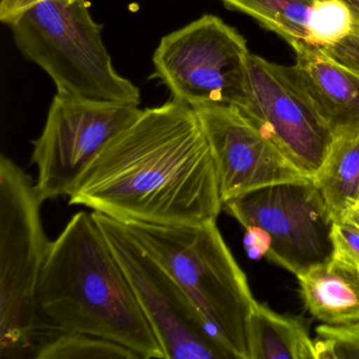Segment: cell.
I'll use <instances>...</instances> for the list:
<instances>
[{"mask_svg": "<svg viewBox=\"0 0 359 359\" xmlns=\"http://www.w3.org/2000/svg\"><path fill=\"white\" fill-rule=\"evenodd\" d=\"M69 203L123 224L189 226L217 219L224 203L194 109L172 100L142 110L83 172Z\"/></svg>", "mask_w": 359, "mask_h": 359, "instance_id": "obj_1", "label": "cell"}, {"mask_svg": "<svg viewBox=\"0 0 359 359\" xmlns=\"http://www.w3.org/2000/svg\"><path fill=\"white\" fill-rule=\"evenodd\" d=\"M37 304L51 333L90 334L123 344L142 358H165L93 213L77 212L50 243Z\"/></svg>", "mask_w": 359, "mask_h": 359, "instance_id": "obj_2", "label": "cell"}, {"mask_svg": "<svg viewBox=\"0 0 359 359\" xmlns=\"http://www.w3.org/2000/svg\"><path fill=\"white\" fill-rule=\"evenodd\" d=\"M123 224L175 278L235 359H249L248 323L257 300L216 220L189 226Z\"/></svg>", "mask_w": 359, "mask_h": 359, "instance_id": "obj_3", "label": "cell"}, {"mask_svg": "<svg viewBox=\"0 0 359 359\" xmlns=\"http://www.w3.org/2000/svg\"><path fill=\"white\" fill-rule=\"evenodd\" d=\"M35 184L0 157V359L35 357L51 337L37 304V287L51 241Z\"/></svg>", "mask_w": 359, "mask_h": 359, "instance_id": "obj_4", "label": "cell"}, {"mask_svg": "<svg viewBox=\"0 0 359 359\" xmlns=\"http://www.w3.org/2000/svg\"><path fill=\"white\" fill-rule=\"evenodd\" d=\"M88 0H43L11 24L22 55L41 67L57 93L140 104V89L118 74Z\"/></svg>", "mask_w": 359, "mask_h": 359, "instance_id": "obj_5", "label": "cell"}, {"mask_svg": "<svg viewBox=\"0 0 359 359\" xmlns=\"http://www.w3.org/2000/svg\"><path fill=\"white\" fill-rule=\"evenodd\" d=\"M251 52L245 37L211 14L161 39L153 55L155 76L172 100L196 107H239L245 94Z\"/></svg>", "mask_w": 359, "mask_h": 359, "instance_id": "obj_6", "label": "cell"}, {"mask_svg": "<svg viewBox=\"0 0 359 359\" xmlns=\"http://www.w3.org/2000/svg\"><path fill=\"white\" fill-rule=\"evenodd\" d=\"M150 323L165 359H235L173 276L123 222L92 212Z\"/></svg>", "mask_w": 359, "mask_h": 359, "instance_id": "obj_7", "label": "cell"}, {"mask_svg": "<svg viewBox=\"0 0 359 359\" xmlns=\"http://www.w3.org/2000/svg\"><path fill=\"white\" fill-rule=\"evenodd\" d=\"M142 111L137 104L56 94L31 156L41 201L70 196L104 147Z\"/></svg>", "mask_w": 359, "mask_h": 359, "instance_id": "obj_8", "label": "cell"}, {"mask_svg": "<svg viewBox=\"0 0 359 359\" xmlns=\"http://www.w3.org/2000/svg\"><path fill=\"white\" fill-rule=\"evenodd\" d=\"M222 209L243 229L264 231L266 259L295 276L332 257L335 222L312 180L264 187L226 201Z\"/></svg>", "mask_w": 359, "mask_h": 359, "instance_id": "obj_9", "label": "cell"}, {"mask_svg": "<svg viewBox=\"0 0 359 359\" xmlns=\"http://www.w3.org/2000/svg\"><path fill=\"white\" fill-rule=\"evenodd\" d=\"M237 108L313 180L327 161L334 138L285 67L251 53L245 98Z\"/></svg>", "mask_w": 359, "mask_h": 359, "instance_id": "obj_10", "label": "cell"}, {"mask_svg": "<svg viewBox=\"0 0 359 359\" xmlns=\"http://www.w3.org/2000/svg\"><path fill=\"white\" fill-rule=\"evenodd\" d=\"M209 142L222 203L281 182L311 180L236 106L193 107Z\"/></svg>", "mask_w": 359, "mask_h": 359, "instance_id": "obj_11", "label": "cell"}, {"mask_svg": "<svg viewBox=\"0 0 359 359\" xmlns=\"http://www.w3.org/2000/svg\"><path fill=\"white\" fill-rule=\"evenodd\" d=\"M295 62L287 76L306 98L334 142L359 135V73L330 57L323 49L293 46Z\"/></svg>", "mask_w": 359, "mask_h": 359, "instance_id": "obj_12", "label": "cell"}, {"mask_svg": "<svg viewBox=\"0 0 359 359\" xmlns=\"http://www.w3.org/2000/svg\"><path fill=\"white\" fill-rule=\"evenodd\" d=\"M300 296L314 318L325 325L359 321V270L331 257L297 275Z\"/></svg>", "mask_w": 359, "mask_h": 359, "instance_id": "obj_13", "label": "cell"}, {"mask_svg": "<svg viewBox=\"0 0 359 359\" xmlns=\"http://www.w3.org/2000/svg\"><path fill=\"white\" fill-rule=\"evenodd\" d=\"M249 359H317L314 341L298 319L257 302L248 323Z\"/></svg>", "mask_w": 359, "mask_h": 359, "instance_id": "obj_14", "label": "cell"}, {"mask_svg": "<svg viewBox=\"0 0 359 359\" xmlns=\"http://www.w3.org/2000/svg\"><path fill=\"white\" fill-rule=\"evenodd\" d=\"M313 182L323 195L334 222L359 198V135L335 140Z\"/></svg>", "mask_w": 359, "mask_h": 359, "instance_id": "obj_15", "label": "cell"}, {"mask_svg": "<svg viewBox=\"0 0 359 359\" xmlns=\"http://www.w3.org/2000/svg\"><path fill=\"white\" fill-rule=\"evenodd\" d=\"M226 7L251 16L291 47L306 43L309 13L315 0H222Z\"/></svg>", "mask_w": 359, "mask_h": 359, "instance_id": "obj_16", "label": "cell"}, {"mask_svg": "<svg viewBox=\"0 0 359 359\" xmlns=\"http://www.w3.org/2000/svg\"><path fill=\"white\" fill-rule=\"evenodd\" d=\"M36 359L142 358L131 348L90 334L57 332L36 351Z\"/></svg>", "mask_w": 359, "mask_h": 359, "instance_id": "obj_17", "label": "cell"}, {"mask_svg": "<svg viewBox=\"0 0 359 359\" xmlns=\"http://www.w3.org/2000/svg\"><path fill=\"white\" fill-rule=\"evenodd\" d=\"M354 18L344 0H315L306 27V43L325 49L352 34Z\"/></svg>", "mask_w": 359, "mask_h": 359, "instance_id": "obj_18", "label": "cell"}, {"mask_svg": "<svg viewBox=\"0 0 359 359\" xmlns=\"http://www.w3.org/2000/svg\"><path fill=\"white\" fill-rule=\"evenodd\" d=\"M317 359H359V321L316 327Z\"/></svg>", "mask_w": 359, "mask_h": 359, "instance_id": "obj_19", "label": "cell"}, {"mask_svg": "<svg viewBox=\"0 0 359 359\" xmlns=\"http://www.w3.org/2000/svg\"><path fill=\"white\" fill-rule=\"evenodd\" d=\"M332 257L359 270V229L348 222H334Z\"/></svg>", "mask_w": 359, "mask_h": 359, "instance_id": "obj_20", "label": "cell"}, {"mask_svg": "<svg viewBox=\"0 0 359 359\" xmlns=\"http://www.w3.org/2000/svg\"><path fill=\"white\" fill-rule=\"evenodd\" d=\"M323 50L336 62L359 73L358 35H348L340 43Z\"/></svg>", "mask_w": 359, "mask_h": 359, "instance_id": "obj_21", "label": "cell"}, {"mask_svg": "<svg viewBox=\"0 0 359 359\" xmlns=\"http://www.w3.org/2000/svg\"><path fill=\"white\" fill-rule=\"evenodd\" d=\"M245 230V245L248 255L253 259L266 257L269 250V241L264 231L256 226H250Z\"/></svg>", "mask_w": 359, "mask_h": 359, "instance_id": "obj_22", "label": "cell"}, {"mask_svg": "<svg viewBox=\"0 0 359 359\" xmlns=\"http://www.w3.org/2000/svg\"><path fill=\"white\" fill-rule=\"evenodd\" d=\"M41 1L43 0H0V20L9 26L18 15Z\"/></svg>", "mask_w": 359, "mask_h": 359, "instance_id": "obj_23", "label": "cell"}, {"mask_svg": "<svg viewBox=\"0 0 359 359\" xmlns=\"http://www.w3.org/2000/svg\"><path fill=\"white\" fill-rule=\"evenodd\" d=\"M340 222H348L359 229V201H356L346 210Z\"/></svg>", "mask_w": 359, "mask_h": 359, "instance_id": "obj_24", "label": "cell"}, {"mask_svg": "<svg viewBox=\"0 0 359 359\" xmlns=\"http://www.w3.org/2000/svg\"><path fill=\"white\" fill-rule=\"evenodd\" d=\"M350 7L354 18V28H353L352 34L358 35L359 36V0H344Z\"/></svg>", "mask_w": 359, "mask_h": 359, "instance_id": "obj_25", "label": "cell"}, {"mask_svg": "<svg viewBox=\"0 0 359 359\" xmlns=\"http://www.w3.org/2000/svg\"><path fill=\"white\" fill-rule=\"evenodd\" d=\"M358 201H359V198H358Z\"/></svg>", "mask_w": 359, "mask_h": 359, "instance_id": "obj_26", "label": "cell"}]
</instances>
